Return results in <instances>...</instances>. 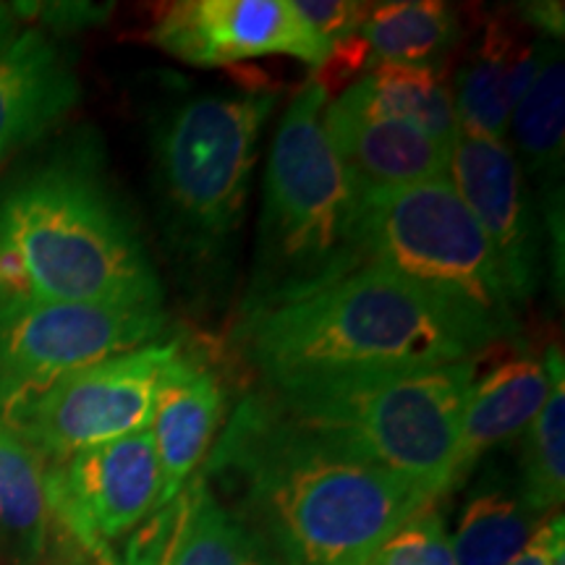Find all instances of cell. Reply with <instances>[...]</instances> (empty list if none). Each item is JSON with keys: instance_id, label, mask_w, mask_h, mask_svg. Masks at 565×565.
Masks as SVG:
<instances>
[{"instance_id": "cell-1", "label": "cell", "mask_w": 565, "mask_h": 565, "mask_svg": "<svg viewBox=\"0 0 565 565\" xmlns=\"http://www.w3.org/2000/svg\"><path fill=\"white\" fill-rule=\"evenodd\" d=\"M202 477L278 565H364L404 521L435 505L419 487L303 427L265 391L246 395Z\"/></svg>"}, {"instance_id": "cell-2", "label": "cell", "mask_w": 565, "mask_h": 565, "mask_svg": "<svg viewBox=\"0 0 565 565\" xmlns=\"http://www.w3.org/2000/svg\"><path fill=\"white\" fill-rule=\"evenodd\" d=\"M53 301L162 303L150 252L92 137L0 183V312Z\"/></svg>"}, {"instance_id": "cell-3", "label": "cell", "mask_w": 565, "mask_h": 565, "mask_svg": "<svg viewBox=\"0 0 565 565\" xmlns=\"http://www.w3.org/2000/svg\"><path fill=\"white\" fill-rule=\"evenodd\" d=\"M233 338L270 393L456 364L490 345L435 296L374 265L246 317Z\"/></svg>"}, {"instance_id": "cell-4", "label": "cell", "mask_w": 565, "mask_h": 565, "mask_svg": "<svg viewBox=\"0 0 565 565\" xmlns=\"http://www.w3.org/2000/svg\"><path fill=\"white\" fill-rule=\"evenodd\" d=\"M278 92L263 84L204 92L171 105L152 126V186L162 246L194 296L228 280L244 225L259 137Z\"/></svg>"}, {"instance_id": "cell-5", "label": "cell", "mask_w": 565, "mask_h": 565, "mask_svg": "<svg viewBox=\"0 0 565 565\" xmlns=\"http://www.w3.org/2000/svg\"><path fill=\"white\" fill-rule=\"evenodd\" d=\"M328 103L330 92L309 79L275 131L242 320L307 299L366 265L362 194L324 131Z\"/></svg>"}, {"instance_id": "cell-6", "label": "cell", "mask_w": 565, "mask_h": 565, "mask_svg": "<svg viewBox=\"0 0 565 565\" xmlns=\"http://www.w3.org/2000/svg\"><path fill=\"white\" fill-rule=\"evenodd\" d=\"M471 359L270 393L280 412L443 498L456 487Z\"/></svg>"}, {"instance_id": "cell-7", "label": "cell", "mask_w": 565, "mask_h": 565, "mask_svg": "<svg viewBox=\"0 0 565 565\" xmlns=\"http://www.w3.org/2000/svg\"><path fill=\"white\" fill-rule=\"evenodd\" d=\"M362 244L366 265L435 296L490 343L513 338L515 307L492 246L450 179L362 194Z\"/></svg>"}, {"instance_id": "cell-8", "label": "cell", "mask_w": 565, "mask_h": 565, "mask_svg": "<svg viewBox=\"0 0 565 565\" xmlns=\"http://www.w3.org/2000/svg\"><path fill=\"white\" fill-rule=\"evenodd\" d=\"M181 351L158 341L118 353L0 408V419L42 463L150 429L162 372Z\"/></svg>"}, {"instance_id": "cell-9", "label": "cell", "mask_w": 565, "mask_h": 565, "mask_svg": "<svg viewBox=\"0 0 565 565\" xmlns=\"http://www.w3.org/2000/svg\"><path fill=\"white\" fill-rule=\"evenodd\" d=\"M162 303L53 301L0 312V408L66 374L158 343Z\"/></svg>"}, {"instance_id": "cell-10", "label": "cell", "mask_w": 565, "mask_h": 565, "mask_svg": "<svg viewBox=\"0 0 565 565\" xmlns=\"http://www.w3.org/2000/svg\"><path fill=\"white\" fill-rule=\"evenodd\" d=\"M53 524L95 565H118L113 545L160 511V463L150 429L45 463Z\"/></svg>"}, {"instance_id": "cell-11", "label": "cell", "mask_w": 565, "mask_h": 565, "mask_svg": "<svg viewBox=\"0 0 565 565\" xmlns=\"http://www.w3.org/2000/svg\"><path fill=\"white\" fill-rule=\"evenodd\" d=\"M448 179L492 246L505 294L526 307L540 286L542 242L529 181L505 139L458 129L450 141Z\"/></svg>"}, {"instance_id": "cell-12", "label": "cell", "mask_w": 565, "mask_h": 565, "mask_svg": "<svg viewBox=\"0 0 565 565\" xmlns=\"http://www.w3.org/2000/svg\"><path fill=\"white\" fill-rule=\"evenodd\" d=\"M152 42L204 68L263 55H291L320 68L330 58L288 0H183L162 11Z\"/></svg>"}, {"instance_id": "cell-13", "label": "cell", "mask_w": 565, "mask_h": 565, "mask_svg": "<svg viewBox=\"0 0 565 565\" xmlns=\"http://www.w3.org/2000/svg\"><path fill=\"white\" fill-rule=\"evenodd\" d=\"M553 372L547 356H536L513 338L494 341L471 356V383L461 416L456 456V487L471 475L494 445L521 435L545 404Z\"/></svg>"}, {"instance_id": "cell-14", "label": "cell", "mask_w": 565, "mask_h": 565, "mask_svg": "<svg viewBox=\"0 0 565 565\" xmlns=\"http://www.w3.org/2000/svg\"><path fill=\"white\" fill-rule=\"evenodd\" d=\"M322 121L359 194L448 179L450 145L408 124L372 116L349 89L328 103Z\"/></svg>"}, {"instance_id": "cell-15", "label": "cell", "mask_w": 565, "mask_h": 565, "mask_svg": "<svg viewBox=\"0 0 565 565\" xmlns=\"http://www.w3.org/2000/svg\"><path fill=\"white\" fill-rule=\"evenodd\" d=\"M540 66L532 40L511 13H490L479 40L450 76L458 129L505 139L511 116Z\"/></svg>"}, {"instance_id": "cell-16", "label": "cell", "mask_w": 565, "mask_h": 565, "mask_svg": "<svg viewBox=\"0 0 565 565\" xmlns=\"http://www.w3.org/2000/svg\"><path fill=\"white\" fill-rule=\"evenodd\" d=\"M223 408L225 391L217 374L181 345L162 372L150 424L160 463V511L179 498L207 458Z\"/></svg>"}, {"instance_id": "cell-17", "label": "cell", "mask_w": 565, "mask_h": 565, "mask_svg": "<svg viewBox=\"0 0 565 565\" xmlns=\"http://www.w3.org/2000/svg\"><path fill=\"white\" fill-rule=\"evenodd\" d=\"M76 100L68 53L42 30H21L0 55V168L58 126Z\"/></svg>"}, {"instance_id": "cell-18", "label": "cell", "mask_w": 565, "mask_h": 565, "mask_svg": "<svg viewBox=\"0 0 565 565\" xmlns=\"http://www.w3.org/2000/svg\"><path fill=\"white\" fill-rule=\"evenodd\" d=\"M513 154L526 181L545 192V217H563V145H565V61L561 42L540 40V66L511 126Z\"/></svg>"}, {"instance_id": "cell-19", "label": "cell", "mask_w": 565, "mask_h": 565, "mask_svg": "<svg viewBox=\"0 0 565 565\" xmlns=\"http://www.w3.org/2000/svg\"><path fill=\"white\" fill-rule=\"evenodd\" d=\"M345 89L372 116L408 124L445 145L456 137L454 89L445 66L377 63Z\"/></svg>"}, {"instance_id": "cell-20", "label": "cell", "mask_w": 565, "mask_h": 565, "mask_svg": "<svg viewBox=\"0 0 565 565\" xmlns=\"http://www.w3.org/2000/svg\"><path fill=\"white\" fill-rule=\"evenodd\" d=\"M359 40L377 63L406 66H445V55L463 40L458 13L440 0H404V3H366Z\"/></svg>"}, {"instance_id": "cell-21", "label": "cell", "mask_w": 565, "mask_h": 565, "mask_svg": "<svg viewBox=\"0 0 565 565\" xmlns=\"http://www.w3.org/2000/svg\"><path fill=\"white\" fill-rule=\"evenodd\" d=\"M51 524L45 463L0 419V540L6 563L42 565Z\"/></svg>"}, {"instance_id": "cell-22", "label": "cell", "mask_w": 565, "mask_h": 565, "mask_svg": "<svg viewBox=\"0 0 565 565\" xmlns=\"http://www.w3.org/2000/svg\"><path fill=\"white\" fill-rule=\"evenodd\" d=\"M545 519L526 508L521 494L487 487L463 505L450 540L456 565H508L529 545Z\"/></svg>"}, {"instance_id": "cell-23", "label": "cell", "mask_w": 565, "mask_h": 565, "mask_svg": "<svg viewBox=\"0 0 565 565\" xmlns=\"http://www.w3.org/2000/svg\"><path fill=\"white\" fill-rule=\"evenodd\" d=\"M553 383L540 414L524 429V454H521V500L540 519L557 513L565 498V372L561 345L547 349Z\"/></svg>"}, {"instance_id": "cell-24", "label": "cell", "mask_w": 565, "mask_h": 565, "mask_svg": "<svg viewBox=\"0 0 565 565\" xmlns=\"http://www.w3.org/2000/svg\"><path fill=\"white\" fill-rule=\"evenodd\" d=\"M186 513L171 565H278L263 542L221 503L202 475L183 487Z\"/></svg>"}, {"instance_id": "cell-25", "label": "cell", "mask_w": 565, "mask_h": 565, "mask_svg": "<svg viewBox=\"0 0 565 565\" xmlns=\"http://www.w3.org/2000/svg\"><path fill=\"white\" fill-rule=\"evenodd\" d=\"M364 565H456L440 511L435 505L422 508L395 529Z\"/></svg>"}, {"instance_id": "cell-26", "label": "cell", "mask_w": 565, "mask_h": 565, "mask_svg": "<svg viewBox=\"0 0 565 565\" xmlns=\"http://www.w3.org/2000/svg\"><path fill=\"white\" fill-rule=\"evenodd\" d=\"M186 513V494H179L171 505H166L137 529L126 545L118 565H171Z\"/></svg>"}, {"instance_id": "cell-27", "label": "cell", "mask_w": 565, "mask_h": 565, "mask_svg": "<svg viewBox=\"0 0 565 565\" xmlns=\"http://www.w3.org/2000/svg\"><path fill=\"white\" fill-rule=\"evenodd\" d=\"M288 3L296 19L330 55L345 40L356 38L366 13V3L356 0H288Z\"/></svg>"}, {"instance_id": "cell-28", "label": "cell", "mask_w": 565, "mask_h": 565, "mask_svg": "<svg viewBox=\"0 0 565 565\" xmlns=\"http://www.w3.org/2000/svg\"><path fill=\"white\" fill-rule=\"evenodd\" d=\"M561 550H565L563 515L555 513L542 521L532 540H529V545L508 565H550Z\"/></svg>"}, {"instance_id": "cell-29", "label": "cell", "mask_w": 565, "mask_h": 565, "mask_svg": "<svg viewBox=\"0 0 565 565\" xmlns=\"http://www.w3.org/2000/svg\"><path fill=\"white\" fill-rule=\"evenodd\" d=\"M521 9H524L521 17H524L534 30H542L547 34L545 40H563V3H553V0H550V3H526L521 6Z\"/></svg>"}, {"instance_id": "cell-30", "label": "cell", "mask_w": 565, "mask_h": 565, "mask_svg": "<svg viewBox=\"0 0 565 565\" xmlns=\"http://www.w3.org/2000/svg\"><path fill=\"white\" fill-rule=\"evenodd\" d=\"M19 13L13 6L0 3V55L6 53V47L11 45L13 38L19 34Z\"/></svg>"}, {"instance_id": "cell-31", "label": "cell", "mask_w": 565, "mask_h": 565, "mask_svg": "<svg viewBox=\"0 0 565 565\" xmlns=\"http://www.w3.org/2000/svg\"><path fill=\"white\" fill-rule=\"evenodd\" d=\"M45 565H95V561L87 553H82L74 542H68V547H63L58 555L51 557Z\"/></svg>"}, {"instance_id": "cell-32", "label": "cell", "mask_w": 565, "mask_h": 565, "mask_svg": "<svg viewBox=\"0 0 565 565\" xmlns=\"http://www.w3.org/2000/svg\"><path fill=\"white\" fill-rule=\"evenodd\" d=\"M550 565H565V550H561V553L553 557V563H550Z\"/></svg>"}, {"instance_id": "cell-33", "label": "cell", "mask_w": 565, "mask_h": 565, "mask_svg": "<svg viewBox=\"0 0 565 565\" xmlns=\"http://www.w3.org/2000/svg\"><path fill=\"white\" fill-rule=\"evenodd\" d=\"M6 561V550H3V540H0V563Z\"/></svg>"}]
</instances>
